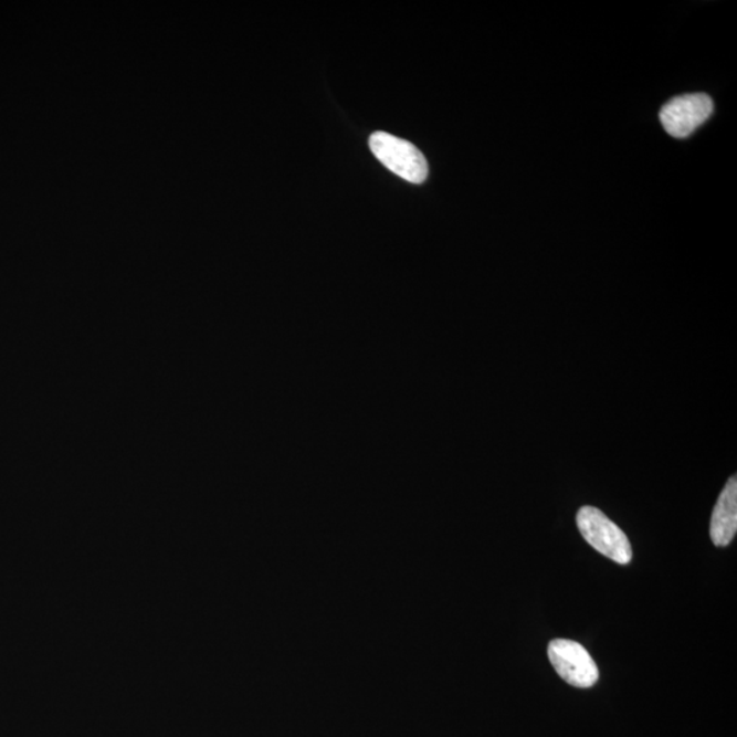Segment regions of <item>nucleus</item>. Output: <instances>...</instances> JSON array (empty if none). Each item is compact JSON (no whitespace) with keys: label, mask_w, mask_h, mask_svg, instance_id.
<instances>
[{"label":"nucleus","mask_w":737,"mask_h":737,"mask_svg":"<svg viewBox=\"0 0 737 737\" xmlns=\"http://www.w3.org/2000/svg\"><path fill=\"white\" fill-rule=\"evenodd\" d=\"M548 655L555 671L571 686L589 688L599 681V668L588 650L580 643L555 640L549 643Z\"/></svg>","instance_id":"3"},{"label":"nucleus","mask_w":737,"mask_h":737,"mask_svg":"<svg viewBox=\"0 0 737 737\" xmlns=\"http://www.w3.org/2000/svg\"><path fill=\"white\" fill-rule=\"evenodd\" d=\"M371 152L388 170L411 183L427 181L429 167L425 156L415 145L385 131H377L369 139Z\"/></svg>","instance_id":"1"},{"label":"nucleus","mask_w":737,"mask_h":737,"mask_svg":"<svg viewBox=\"0 0 737 737\" xmlns=\"http://www.w3.org/2000/svg\"><path fill=\"white\" fill-rule=\"evenodd\" d=\"M577 525L586 541L601 555L619 565H629L632 559L629 538L600 509L589 506L580 508Z\"/></svg>","instance_id":"2"},{"label":"nucleus","mask_w":737,"mask_h":737,"mask_svg":"<svg viewBox=\"0 0 737 737\" xmlns=\"http://www.w3.org/2000/svg\"><path fill=\"white\" fill-rule=\"evenodd\" d=\"M737 531V481L730 477L712 515L710 537L716 547H727Z\"/></svg>","instance_id":"5"},{"label":"nucleus","mask_w":737,"mask_h":737,"mask_svg":"<svg viewBox=\"0 0 737 737\" xmlns=\"http://www.w3.org/2000/svg\"><path fill=\"white\" fill-rule=\"evenodd\" d=\"M713 114V101L705 93L672 98L660 113L666 133L675 138L692 136Z\"/></svg>","instance_id":"4"}]
</instances>
